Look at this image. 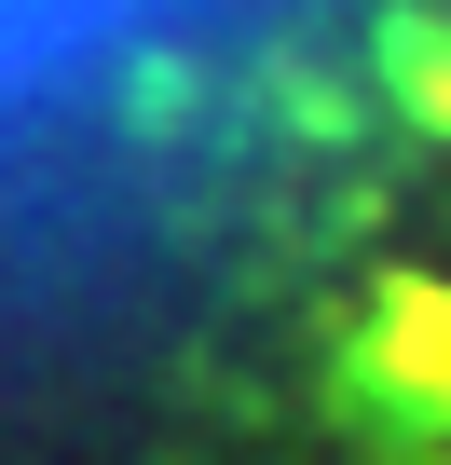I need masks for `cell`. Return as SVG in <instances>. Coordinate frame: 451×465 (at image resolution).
<instances>
[{
    "mask_svg": "<svg viewBox=\"0 0 451 465\" xmlns=\"http://www.w3.org/2000/svg\"><path fill=\"white\" fill-rule=\"evenodd\" d=\"M178 465H451V0H369L260 96Z\"/></svg>",
    "mask_w": 451,
    "mask_h": 465,
    "instance_id": "obj_1",
    "label": "cell"
}]
</instances>
